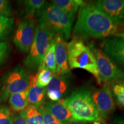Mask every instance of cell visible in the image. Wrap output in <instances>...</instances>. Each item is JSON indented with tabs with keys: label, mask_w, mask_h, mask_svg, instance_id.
<instances>
[{
	"label": "cell",
	"mask_w": 124,
	"mask_h": 124,
	"mask_svg": "<svg viewBox=\"0 0 124 124\" xmlns=\"http://www.w3.org/2000/svg\"><path fill=\"white\" fill-rule=\"evenodd\" d=\"M70 80L66 75H54L46 88V97L52 102L62 99L69 90Z\"/></svg>",
	"instance_id": "12"
},
{
	"label": "cell",
	"mask_w": 124,
	"mask_h": 124,
	"mask_svg": "<svg viewBox=\"0 0 124 124\" xmlns=\"http://www.w3.org/2000/svg\"><path fill=\"white\" fill-rule=\"evenodd\" d=\"M46 1L44 0H27L23 1L24 19L29 18H33L35 14H36L42 8Z\"/></svg>",
	"instance_id": "18"
},
{
	"label": "cell",
	"mask_w": 124,
	"mask_h": 124,
	"mask_svg": "<svg viewBox=\"0 0 124 124\" xmlns=\"http://www.w3.org/2000/svg\"><path fill=\"white\" fill-rule=\"evenodd\" d=\"M12 8L10 2L7 0H0V15L10 17Z\"/></svg>",
	"instance_id": "27"
},
{
	"label": "cell",
	"mask_w": 124,
	"mask_h": 124,
	"mask_svg": "<svg viewBox=\"0 0 124 124\" xmlns=\"http://www.w3.org/2000/svg\"><path fill=\"white\" fill-rule=\"evenodd\" d=\"M92 3L118 25L124 22V0H98Z\"/></svg>",
	"instance_id": "10"
},
{
	"label": "cell",
	"mask_w": 124,
	"mask_h": 124,
	"mask_svg": "<svg viewBox=\"0 0 124 124\" xmlns=\"http://www.w3.org/2000/svg\"><path fill=\"white\" fill-rule=\"evenodd\" d=\"M13 118L7 106L0 107V124H13Z\"/></svg>",
	"instance_id": "25"
},
{
	"label": "cell",
	"mask_w": 124,
	"mask_h": 124,
	"mask_svg": "<svg viewBox=\"0 0 124 124\" xmlns=\"http://www.w3.org/2000/svg\"><path fill=\"white\" fill-rule=\"evenodd\" d=\"M88 46L95 56L101 81L105 83L124 81V72L116 66L111 59L101 49L98 48L93 43Z\"/></svg>",
	"instance_id": "7"
},
{
	"label": "cell",
	"mask_w": 124,
	"mask_h": 124,
	"mask_svg": "<svg viewBox=\"0 0 124 124\" xmlns=\"http://www.w3.org/2000/svg\"><path fill=\"white\" fill-rule=\"evenodd\" d=\"M56 37V33L49 26L38 21L33 43L29 55L24 62L28 69L31 70L39 69L49 46L55 41Z\"/></svg>",
	"instance_id": "3"
},
{
	"label": "cell",
	"mask_w": 124,
	"mask_h": 124,
	"mask_svg": "<svg viewBox=\"0 0 124 124\" xmlns=\"http://www.w3.org/2000/svg\"><path fill=\"white\" fill-rule=\"evenodd\" d=\"M91 96L101 117L108 118L115 106L109 83H105L101 89L94 91Z\"/></svg>",
	"instance_id": "9"
},
{
	"label": "cell",
	"mask_w": 124,
	"mask_h": 124,
	"mask_svg": "<svg viewBox=\"0 0 124 124\" xmlns=\"http://www.w3.org/2000/svg\"><path fill=\"white\" fill-rule=\"evenodd\" d=\"M115 122L117 124H124V117L117 118Z\"/></svg>",
	"instance_id": "29"
},
{
	"label": "cell",
	"mask_w": 124,
	"mask_h": 124,
	"mask_svg": "<svg viewBox=\"0 0 124 124\" xmlns=\"http://www.w3.org/2000/svg\"><path fill=\"white\" fill-rule=\"evenodd\" d=\"M10 51V46L8 43L5 41H0V67L5 63L8 58Z\"/></svg>",
	"instance_id": "26"
},
{
	"label": "cell",
	"mask_w": 124,
	"mask_h": 124,
	"mask_svg": "<svg viewBox=\"0 0 124 124\" xmlns=\"http://www.w3.org/2000/svg\"><path fill=\"white\" fill-rule=\"evenodd\" d=\"M62 101L75 122H97L101 120L89 90H76Z\"/></svg>",
	"instance_id": "2"
},
{
	"label": "cell",
	"mask_w": 124,
	"mask_h": 124,
	"mask_svg": "<svg viewBox=\"0 0 124 124\" xmlns=\"http://www.w3.org/2000/svg\"><path fill=\"white\" fill-rule=\"evenodd\" d=\"M13 124H28L26 119L25 111H20L13 118Z\"/></svg>",
	"instance_id": "28"
},
{
	"label": "cell",
	"mask_w": 124,
	"mask_h": 124,
	"mask_svg": "<svg viewBox=\"0 0 124 124\" xmlns=\"http://www.w3.org/2000/svg\"><path fill=\"white\" fill-rule=\"evenodd\" d=\"M35 24L33 18L24 19L19 23L13 38L16 47L23 53L30 50L35 34Z\"/></svg>",
	"instance_id": "8"
},
{
	"label": "cell",
	"mask_w": 124,
	"mask_h": 124,
	"mask_svg": "<svg viewBox=\"0 0 124 124\" xmlns=\"http://www.w3.org/2000/svg\"><path fill=\"white\" fill-rule=\"evenodd\" d=\"M28 89L23 92L12 94L10 96L9 103L14 111L20 112L25 109L28 106Z\"/></svg>",
	"instance_id": "17"
},
{
	"label": "cell",
	"mask_w": 124,
	"mask_h": 124,
	"mask_svg": "<svg viewBox=\"0 0 124 124\" xmlns=\"http://www.w3.org/2000/svg\"><path fill=\"white\" fill-rule=\"evenodd\" d=\"M51 3L75 19V14L85 2L82 0H54Z\"/></svg>",
	"instance_id": "16"
},
{
	"label": "cell",
	"mask_w": 124,
	"mask_h": 124,
	"mask_svg": "<svg viewBox=\"0 0 124 124\" xmlns=\"http://www.w3.org/2000/svg\"><path fill=\"white\" fill-rule=\"evenodd\" d=\"M36 17L38 21L46 23L64 40H68L70 38L74 19L51 2H46L36 13Z\"/></svg>",
	"instance_id": "5"
},
{
	"label": "cell",
	"mask_w": 124,
	"mask_h": 124,
	"mask_svg": "<svg viewBox=\"0 0 124 124\" xmlns=\"http://www.w3.org/2000/svg\"><path fill=\"white\" fill-rule=\"evenodd\" d=\"M114 36L118 37V38H122L124 40V33H117V34H116Z\"/></svg>",
	"instance_id": "30"
},
{
	"label": "cell",
	"mask_w": 124,
	"mask_h": 124,
	"mask_svg": "<svg viewBox=\"0 0 124 124\" xmlns=\"http://www.w3.org/2000/svg\"><path fill=\"white\" fill-rule=\"evenodd\" d=\"M14 19L0 15V41L8 39L13 31Z\"/></svg>",
	"instance_id": "19"
},
{
	"label": "cell",
	"mask_w": 124,
	"mask_h": 124,
	"mask_svg": "<svg viewBox=\"0 0 124 124\" xmlns=\"http://www.w3.org/2000/svg\"><path fill=\"white\" fill-rule=\"evenodd\" d=\"M118 25L91 3L79 8L73 30L74 37L83 39H106L118 33Z\"/></svg>",
	"instance_id": "1"
},
{
	"label": "cell",
	"mask_w": 124,
	"mask_h": 124,
	"mask_svg": "<svg viewBox=\"0 0 124 124\" xmlns=\"http://www.w3.org/2000/svg\"><path fill=\"white\" fill-rule=\"evenodd\" d=\"M54 75L53 72L42 63L39 68L38 73L36 74V84L39 87L44 88L48 85Z\"/></svg>",
	"instance_id": "20"
},
{
	"label": "cell",
	"mask_w": 124,
	"mask_h": 124,
	"mask_svg": "<svg viewBox=\"0 0 124 124\" xmlns=\"http://www.w3.org/2000/svg\"><path fill=\"white\" fill-rule=\"evenodd\" d=\"M28 73L21 67H16L4 75L0 92V102H5L12 94L21 93L28 89Z\"/></svg>",
	"instance_id": "6"
},
{
	"label": "cell",
	"mask_w": 124,
	"mask_h": 124,
	"mask_svg": "<svg viewBox=\"0 0 124 124\" xmlns=\"http://www.w3.org/2000/svg\"><path fill=\"white\" fill-rule=\"evenodd\" d=\"M43 63L46 67L56 75V64L55 59V41L51 44L44 56Z\"/></svg>",
	"instance_id": "22"
},
{
	"label": "cell",
	"mask_w": 124,
	"mask_h": 124,
	"mask_svg": "<svg viewBox=\"0 0 124 124\" xmlns=\"http://www.w3.org/2000/svg\"><path fill=\"white\" fill-rule=\"evenodd\" d=\"M44 105L56 118L63 124L75 122L70 111L63 103L62 99L56 102H46Z\"/></svg>",
	"instance_id": "15"
},
{
	"label": "cell",
	"mask_w": 124,
	"mask_h": 124,
	"mask_svg": "<svg viewBox=\"0 0 124 124\" xmlns=\"http://www.w3.org/2000/svg\"><path fill=\"white\" fill-rule=\"evenodd\" d=\"M25 111L28 124H43L42 115L39 107L29 105Z\"/></svg>",
	"instance_id": "21"
},
{
	"label": "cell",
	"mask_w": 124,
	"mask_h": 124,
	"mask_svg": "<svg viewBox=\"0 0 124 124\" xmlns=\"http://www.w3.org/2000/svg\"><path fill=\"white\" fill-rule=\"evenodd\" d=\"M66 43L63 36L56 35L55 39V59L56 73L58 76L66 75L70 72Z\"/></svg>",
	"instance_id": "13"
},
{
	"label": "cell",
	"mask_w": 124,
	"mask_h": 124,
	"mask_svg": "<svg viewBox=\"0 0 124 124\" xmlns=\"http://www.w3.org/2000/svg\"><path fill=\"white\" fill-rule=\"evenodd\" d=\"M40 113L43 117V124H64L52 115L49 111L46 109L44 105H41L39 107Z\"/></svg>",
	"instance_id": "24"
},
{
	"label": "cell",
	"mask_w": 124,
	"mask_h": 124,
	"mask_svg": "<svg viewBox=\"0 0 124 124\" xmlns=\"http://www.w3.org/2000/svg\"><path fill=\"white\" fill-rule=\"evenodd\" d=\"M102 50L124 68V40L116 36L105 39L101 44Z\"/></svg>",
	"instance_id": "11"
},
{
	"label": "cell",
	"mask_w": 124,
	"mask_h": 124,
	"mask_svg": "<svg viewBox=\"0 0 124 124\" xmlns=\"http://www.w3.org/2000/svg\"><path fill=\"white\" fill-rule=\"evenodd\" d=\"M36 74L29 77V86L28 93V101L31 106L39 107L45 103L46 89L37 86Z\"/></svg>",
	"instance_id": "14"
},
{
	"label": "cell",
	"mask_w": 124,
	"mask_h": 124,
	"mask_svg": "<svg viewBox=\"0 0 124 124\" xmlns=\"http://www.w3.org/2000/svg\"><path fill=\"white\" fill-rule=\"evenodd\" d=\"M64 124H85L83 122H68V123H64Z\"/></svg>",
	"instance_id": "31"
},
{
	"label": "cell",
	"mask_w": 124,
	"mask_h": 124,
	"mask_svg": "<svg viewBox=\"0 0 124 124\" xmlns=\"http://www.w3.org/2000/svg\"><path fill=\"white\" fill-rule=\"evenodd\" d=\"M66 49L70 69L85 70L95 78L98 84H101L95 56L83 40L73 37L66 44Z\"/></svg>",
	"instance_id": "4"
},
{
	"label": "cell",
	"mask_w": 124,
	"mask_h": 124,
	"mask_svg": "<svg viewBox=\"0 0 124 124\" xmlns=\"http://www.w3.org/2000/svg\"><path fill=\"white\" fill-rule=\"evenodd\" d=\"M112 94L119 106L124 108V81L109 83Z\"/></svg>",
	"instance_id": "23"
}]
</instances>
